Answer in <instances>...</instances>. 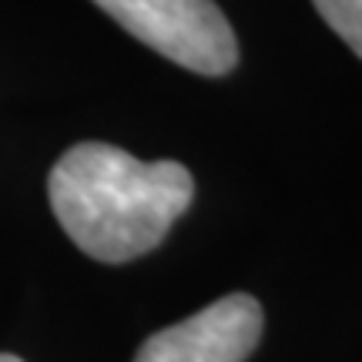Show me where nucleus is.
<instances>
[{"label": "nucleus", "instance_id": "nucleus-4", "mask_svg": "<svg viewBox=\"0 0 362 362\" xmlns=\"http://www.w3.org/2000/svg\"><path fill=\"white\" fill-rule=\"evenodd\" d=\"M322 21L362 57V0H312Z\"/></svg>", "mask_w": 362, "mask_h": 362}, {"label": "nucleus", "instance_id": "nucleus-3", "mask_svg": "<svg viewBox=\"0 0 362 362\" xmlns=\"http://www.w3.org/2000/svg\"><path fill=\"white\" fill-rule=\"evenodd\" d=\"M262 339V305L235 292L144 339L134 362H245Z\"/></svg>", "mask_w": 362, "mask_h": 362}, {"label": "nucleus", "instance_id": "nucleus-2", "mask_svg": "<svg viewBox=\"0 0 362 362\" xmlns=\"http://www.w3.org/2000/svg\"><path fill=\"white\" fill-rule=\"evenodd\" d=\"M131 37L185 71L221 78L238 64V40L215 0H94Z\"/></svg>", "mask_w": 362, "mask_h": 362}, {"label": "nucleus", "instance_id": "nucleus-5", "mask_svg": "<svg viewBox=\"0 0 362 362\" xmlns=\"http://www.w3.org/2000/svg\"><path fill=\"white\" fill-rule=\"evenodd\" d=\"M0 362H24V359H17V356H7V352H0Z\"/></svg>", "mask_w": 362, "mask_h": 362}, {"label": "nucleus", "instance_id": "nucleus-1", "mask_svg": "<svg viewBox=\"0 0 362 362\" xmlns=\"http://www.w3.org/2000/svg\"><path fill=\"white\" fill-rule=\"evenodd\" d=\"M47 194L84 255L121 265L165 242L192 205L194 178L178 161H141L115 144L81 141L57 158Z\"/></svg>", "mask_w": 362, "mask_h": 362}]
</instances>
